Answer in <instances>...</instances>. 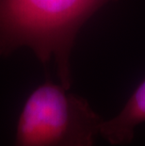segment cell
Here are the masks:
<instances>
[{"mask_svg":"<svg viewBox=\"0 0 145 146\" xmlns=\"http://www.w3.org/2000/svg\"><path fill=\"white\" fill-rule=\"evenodd\" d=\"M112 0H0V56L26 46L44 65L53 61L60 84H72L70 54L79 29Z\"/></svg>","mask_w":145,"mask_h":146,"instance_id":"6da1fadb","label":"cell"},{"mask_svg":"<svg viewBox=\"0 0 145 146\" xmlns=\"http://www.w3.org/2000/svg\"><path fill=\"white\" fill-rule=\"evenodd\" d=\"M103 122L86 99L46 81L24 103L13 146H93Z\"/></svg>","mask_w":145,"mask_h":146,"instance_id":"7a4b0ae2","label":"cell"},{"mask_svg":"<svg viewBox=\"0 0 145 146\" xmlns=\"http://www.w3.org/2000/svg\"><path fill=\"white\" fill-rule=\"evenodd\" d=\"M145 122V79L129 97L118 115L104 121L100 135L112 145H128L133 141L135 129Z\"/></svg>","mask_w":145,"mask_h":146,"instance_id":"3957f363","label":"cell"}]
</instances>
